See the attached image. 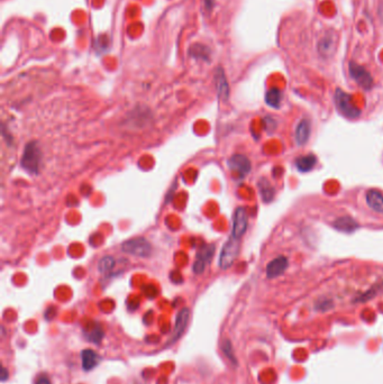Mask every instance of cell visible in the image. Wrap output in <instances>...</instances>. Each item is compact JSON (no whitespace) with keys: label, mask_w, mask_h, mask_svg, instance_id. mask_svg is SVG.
Masks as SVG:
<instances>
[{"label":"cell","mask_w":383,"mask_h":384,"mask_svg":"<svg viewBox=\"0 0 383 384\" xmlns=\"http://www.w3.org/2000/svg\"><path fill=\"white\" fill-rule=\"evenodd\" d=\"M335 105L344 117L348 119H355L360 117L361 109L357 107L350 93L343 91L342 89H336L335 91Z\"/></svg>","instance_id":"6da1fadb"},{"label":"cell","mask_w":383,"mask_h":384,"mask_svg":"<svg viewBox=\"0 0 383 384\" xmlns=\"http://www.w3.org/2000/svg\"><path fill=\"white\" fill-rule=\"evenodd\" d=\"M42 159V153L36 143H28L25 146L23 157H21V166L29 173L36 174L40 169V164Z\"/></svg>","instance_id":"7a4b0ae2"},{"label":"cell","mask_w":383,"mask_h":384,"mask_svg":"<svg viewBox=\"0 0 383 384\" xmlns=\"http://www.w3.org/2000/svg\"><path fill=\"white\" fill-rule=\"evenodd\" d=\"M238 253L239 239L230 236V238L223 246L221 256H219V266H221L223 270H226L228 267H230L233 265L236 258H237Z\"/></svg>","instance_id":"3957f363"},{"label":"cell","mask_w":383,"mask_h":384,"mask_svg":"<svg viewBox=\"0 0 383 384\" xmlns=\"http://www.w3.org/2000/svg\"><path fill=\"white\" fill-rule=\"evenodd\" d=\"M123 252L139 257H148L152 253V247L148 240L143 237H137L125 241L122 246Z\"/></svg>","instance_id":"277c9868"},{"label":"cell","mask_w":383,"mask_h":384,"mask_svg":"<svg viewBox=\"0 0 383 384\" xmlns=\"http://www.w3.org/2000/svg\"><path fill=\"white\" fill-rule=\"evenodd\" d=\"M348 70H350L352 79L354 80L361 88L364 90H370L373 87V77L370 75V72L367 69L355 62H351L350 67H348Z\"/></svg>","instance_id":"5b68a950"},{"label":"cell","mask_w":383,"mask_h":384,"mask_svg":"<svg viewBox=\"0 0 383 384\" xmlns=\"http://www.w3.org/2000/svg\"><path fill=\"white\" fill-rule=\"evenodd\" d=\"M248 225V216L246 213V209L243 207H239L235 210L234 217H233V230H231V236L235 238L240 239L245 231L247 230Z\"/></svg>","instance_id":"8992f818"},{"label":"cell","mask_w":383,"mask_h":384,"mask_svg":"<svg viewBox=\"0 0 383 384\" xmlns=\"http://www.w3.org/2000/svg\"><path fill=\"white\" fill-rule=\"evenodd\" d=\"M228 167L237 173L240 178H244L251 171V162L245 155L236 154L228 159Z\"/></svg>","instance_id":"52a82bcc"},{"label":"cell","mask_w":383,"mask_h":384,"mask_svg":"<svg viewBox=\"0 0 383 384\" xmlns=\"http://www.w3.org/2000/svg\"><path fill=\"white\" fill-rule=\"evenodd\" d=\"M215 247L214 245H205L197 252V260L193 264V271L196 273H202L206 267V264H208L214 256Z\"/></svg>","instance_id":"ba28073f"},{"label":"cell","mask_w":383,"mask_h":384,"mask_svg":"<svg viewBox=\"0 0 383 384\" xmlns=\"http://www.w3.org/2000/svg\"><path fill=\"white\" fill-rule=\"evenodd\" d=\"M189 317H190V310H189L188 308L182 309L181 311L178 313V316H176V320H175V326H174L173 334H172V336H171L170 339H169V343H167V344H169V345L170 344H173L180 337H181L182 334H183V331L186 330V328H187L188 321H189Z\"/></svg>","instance_id":"9c48e42d"},{"label":"cell","mask_w":383,"mask_h":384,"mask_svg":"<svg viewBox=\"0 0 383 384\" xmlns=\"http://www.w3.org/2000/svg\"><path fill=\"white\" fill-rule=\"evenodd\" d=\"M288 265H289V262H288L287 257L285 256L275 257L274 260L271 261L268 264V266H266V275H268L269 279L278 278L280 275L285 273L286 270L288 269Z\"/></svg>","instance_id":"30bf717a"},{"label":"cell","mask_w":383,"mask_h":384,"mask_svg":"<svg viewBox=\"0 0 383 384\" xmlns=\"http://www.w3.org/2000/svg\"><path fill=\"white\" fill-rule=\"evenodd\" d=\"M215 85H216L218 98L226 101L230 96V85H228L225 72L222 68H218L217 71L215 72Z\"/></svg>","instance_id":"8fae6325"},{"label":"cell","mask_w":383,"mask_h":384,"mask_svg":"<svg viewBox=\"0 0 383 384\" xmlns=\"http://www.w3.org/2000/svg\"><path fill=\"white\" fill-rule=\"evenodd\" d=\"M335 49H336V36H335V34H326L318 43V52L324 58H328L329 55L333 54Z\"/></svg>","instance_id":"7c38bea8"},{"label":"cell","mask_w":383,"mask_h":384,"mask_svg":"<svg viewBox=\"0 0 383 384\" xmlns=\"http://www.w3.org/2000/svg\"><path fill=\"white\" fill-rule=\"evenodd\" d=\"M368 206L378 214H383V195L379 190L371 189L365 195Z\"/></svg>","instance_id":"4fadbf2b"},{"label":"cell","mask_w":383,"mask_h":384,"mask_svg":"<svg viewBox=\"0 0 383 384\" xmlns=\"http://www.w3.org/2000/svg\"><path fill=\"white\" fill-rule=\"evenodd\" d=\"M310 123L308 122L307 119H303L300 120V123L298 124L296 129V141L299 145H305L307 143L309 140V136H310Z\"/></svg>","instance_id":"5bb4252c"},{"label":"cell","mask_w":383,"mask_h":384,"mask_svg":"<svg viewBox=\"0 0 383 384\" xmlns=\"http://www.w3.org/2000/svg\"><path fill=\"white\" fill-rule=\"evenodd\" d=\"M81 360H82V368L84 371H91L99 364L100 357L97 353L91 349H84L81 353Z\"/></svg>","instance_id":"9a60e30c"},{"label":"cell","mask_w":383,"mask_h":384,"mask_svg":"<svg viewBox=\"0 0 383 384\" xmlns=\"http://www.w3.org/2000/svg\"><path fill=\"white\" fill-rule=\"evenodd\" d=\"M334 228L339 231L343 232H352L356 230L359 228V224H357L354 219L351 217H339L334 222Z\"/></svg>","instance_id":"2e32d148"},{"label":"cell","mask_w":383,"mask_h":384,"mask_svg":"<svg viewBox=\"0 0 383 384\" xmlns=\"http://www.w3.org/2000/svg\"><path fill=\"white\" fill-rule=\"evenodd\" d=\"M317 163V158L315 155L312 154H307V155H303V156H299L296 159V166L298 171L303 172V173H306V172H309L310 170L313 169V166L316 165Z\"/></svg>","instance_id":"e0dca14e"},{"label":"cell","mask_w":383,"mask_h":384,"mask_svg":"<svg viewBox=\"0 0 383 384\" xmlns=\"http://www.w3.org/2000/svg\"><path fill=\"white\" fill-rule=\"evenodd\" d=\"M281 100H282V92L280 91L278 88L270 89L265 94L266 105L272 108H275V109H278L280 105H281Z\"/></svg>","instance_id":"ac0fdd59"},{"label":"cell","mask_w":383,"mask_h":384,"mask_svg":"<svg viewBox=\"0 0 383 384\" xmlns=\"http://www.w3.org/2000/svg\"><path fill=\"white\" fill-rule=\"evenodd\" d=\"M259 190L262 199L264 202H271L274 197V189L266 179H261L259 181Z\"/></svg>","instance_id":"d6986e66"},{"label":"cell","mask_w":383,"mask_h":384,"mask_svg":"<svg viewBox=\"0 0 383 384\" xmlns=\"http://www.w3.org/2000/svg\"><path fill=\"white\" fill-rule=\"evenodd\" d=\"M85 337L89 339V342H92L94 344H99L101 342L102 337H104V330L101 329L100 325H94L89 327L88 330L84 331Z\"/></svg>","instance_id":"ffe728a7"},{"label":"cell","mask_w":383,"mask_h":384,"mask_svg":"<svg viewBox=\"0 0 383 384\" xmlns=\"http://www.w3.org/2000/svg\"><path fill=\"white\" fill-rule=\"evenodd\" d=\"M114 266H115L114 257L105 256V257H102L100 261H99L98 270L100 271V273L106 274V273H108V272H110L111 270H113Z\"/></svg>","instance_id":"44dd1931"},{"label":"cell","mask_w":383,"mask_h":384,"mask_svg":"<svg viewBox=\"0 0 383 384\" xmlns=\"http://www.w3.org/2000/svg\"><path fill=\"white\" fill-rule=\"evenodd\" d=\"M222 349L225 355L228 357V360H230L233 363L236 364V359H235V355H234V352H233V347H231V344L230 340H224L223 343V346H222Z\"/></svg>","instance_id":"7402d4cb"},{"label":"cell","mask_w":383,"mask_h":384,"mask_svg":"<svg viewBox=\"0 0 383 384\" xmlns=\"http://www.w3.org/2000/svg\"><path fill=\"white\" fill-rule=\"evenodd\" d=\"M331 305H333V304H331V301H329V300L319 301V303H318V305H316V309H318V310H327V309H329L331 307Z\"/></svg>","instance_id":"603a6c76"},{"label":"cell","mask_w":383,"mask_h":384,"mask_svg":"<svg viewBox=\"0 0 383 384\" xmlns=\"http://www.w3.org/2000/svg\"><path fill=\"white\" fill-rule=\"evenodd\" d=\"M35 384H51V381L49 380V378L45 377V375H42V377H40L36 380Z\"/></svg>","instance_id":"cb8c5ba5"},{"label":"cell","mask_w":383,"mask_h":384,"mask_svg":"<svg viewBox=\"0 0 383 384\" xmlns=\"http://www.w3.org/2000/svg\"><path fill=\"white\" fill-rule=\"evenodd\" d=\"M8 378V373H7V370L5 368L1 369V381L5 382L6 380Z\"/></svg>","instance_id":"d4e9b609"}]
</instances>
